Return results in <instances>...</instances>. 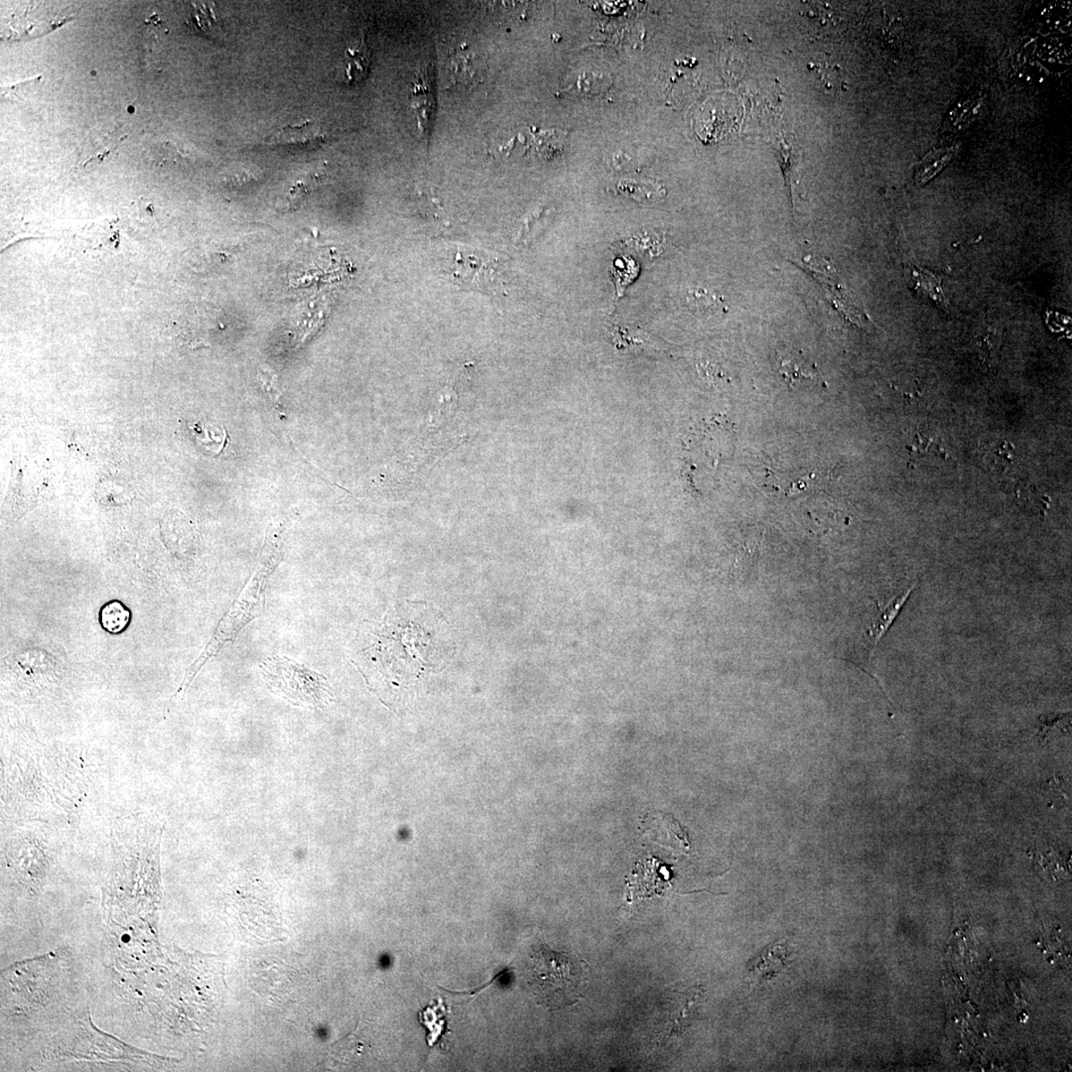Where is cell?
I'll use <instances>...</instances> for the list:
<instances>
[{
	"mask_svg": "<svg viewBox=\"0 0 1072 1072\" xmlns=\"http://www.w3.org/2000/svg\"><path fill=\"white\" fill-rule=\"evenodd\" d=\"M284 534V524L269 527L258 566L254 570L252 580L220 620L217 631L206 649L204 650L198 660L186 670L183 682L175 695L184 692L204 665L215 657L227 643L234 642L242 629L261 614L263 607H265L269 578L283 559Z\"/></svg>",
	"mask_w": 1072,
	"mask_h": 1072,
	"instance_id": "1",
	"label": "cell"
},
{
	"mask_svg": "<svg viewBox=\"0 0 1072 1072\" xmlns=\"http://www.w3.org/2000/svg\"><path fill=\"white\" fill-rule=\"evenodd\" d=\"M530 961L529 984L540 1005L556 1011L580 1000L586 980L572 957L540 946L532 949Z\"/></svg>",
	"mask_w": 1072,
	"mask_h": 1072,
	"instance_id": "2",
	"label": "cell"
},
{
	"mask_svg": "<svg viewBox=\"0 0 1072 1072\" xmlns=\"http://www.w3.org/2000/svg\"><path fill=\"white\" fill-rule=\"evenodd\" d=\"M261 671L268 686L295 705L324 708L333 700L327 678L292 660L275 655L262 663Z\"/></svg>",
	"mask_w": 1072,
	"mask_h": 1072,
	"instance_id": "3",
	"label": "cell"
},
{
	"mask_svg": "<svg viewBox=\"0 0 1072 1072\" xmlns=\"http://www.w3.org/2000/svg\"><path fill=\"white\" fill-rule=\"evenodd\" d=\"M499 268L498 259L491 254L458 246L446 272L459 285L492 294L497 291Z\"/></svg>",
	"mask_w": 1072,
	"mask_h": 1072,
	"instance_id": "4",
	"label": "cell"
},
{
	"mask_svg": "<svg viewBox=\"0 0 1072 1072\" xmlns=\"http://www.w3.org/2000/svg\"><path fill=\"white\" fill-rule=\"evenodd\" d=\"M804 267L808 274L822 285L824 291L828 293L833 305L846 320L859 327L868 324L869 319L867 318L866 313L850 295L837 276V272L829 262L820 258L805 259Z\"/></svg>",
	"mask_w": 1072,
	"mask_h": 1072,
	"instance_id": "5",
	"label": "cell"
},
{
	"mask_svg": "<svg viewBox=\"0 0 1072 1072\" xmlns=\"http://www.w3.org/2000/svg\"><path fill=\"white\" fill-rule=\"evenodd\" d=\"M446 68L450 89L469 90L483 80L486 59L482 53L463 45L448 53Z\"/></svg>",
	"mask_w": 1072,
	"mask_h": 1072,
	"instance_id": "6",
	"label": "cell"
},
{
	"mask_svg": "<svg viewBox=\"0 0 1072 1072\" xmlns=\"http://www.w3.org/2000/svg\"><path fill=\"white\" fill-rule=\"evenodd\" d=\"M412 108L419 123L420 130L424 138L428 139L434 112H436V99L433 93V78L431 68L422 64L415 75L413 88L411 92Z\"/></svg>",
	"mask_w": 1072,
	"mask_h": 1072,
	"instance_id": "7",
	"label": "cell"
},
{
	"mask_svg": "<svg viewBox=\"0 0 1072 1072\" xmlns=\"http://www.w3.org/2000/svg\"><path fill=\"white\" fill-rule=\"evenodd\" d=\"M326 139L323 126L314 122L289 125L272 136L268 146L308 148L320 146Z\"/></svg>",
	"mask_w": 1072,
	"mask_h": 1072,
	"instance_id": "8",
	"label": "cell"
},
{
	"mask_svg": "<svg viewBox=\"0 0 1072 1072\" xmlns=\"http://www.w3.org/2000/svg\"><path fill=\"white\" fill-rule=\"evenodd\" d=\"M619 245L644 260H653L661 257V254L666 252L667 238L665 235L654 231V229H643V231L623 238Z\"/></svg>",
	"mask_w": 1072,
	"mask_h": 1072,
	"instance_id": "9",
	"label": "cell"
},
{
	"mask_svg": "<svg viewBox=\"0 0 1072 1072\" xmlns=\"http://www.w3.org/2000/svg\"><path fill=\"white\" fill-rule=\"evenodd\" d=\"M789 950L787 942H776L765 948L761 955L752 961L751 972H755L760 980L770 981L778 976L787 966Z\"/></svg>",
	"mask_w": 1072,
	"mask_h": 1072,
	"instance_id": "10",
	"label": "cell"
},
{
	"mask_svg": "<svg viewBox=\"0 0 1072 1072\" xmlns=\"http://www.w3.org/2000/svg\"><path fill=\"white\" fill-rule=\"evenodd\" d=\"M916 584L908 587L906 591L900 593L887 606L882 607L878 605L877 614H876L869 631H868L873 644L872 653L877 648L878 643L887 634L892 623L895 622L900 610L903 609L910 594L913 593Z\"/></svg>",
	"mask_w": 1072,
	"mask_h": 1072,
	"instance_id": "11",
	"label": "cell"
},
{
	"mask_svg": "<svg viewBox=\"0 0 1072 1072\" xmlns=\"http://www.w3.org/2000/svg\"><path fill=\"white\" fill-rule=\"evenodd\" d=\"M344 64V79L348 84L361 83L367 78L372 66V52L364 36L346 50Z\"/></svg>",
	"mask_w": 1072,
	"mask_h": 1072,
	"instance_id": "12",
	"label": "cell"
},
{
	"mask_svg": "<svg viewBox=\"0 0 1072 1072\" xmlns=\"http://www.w3.org/2000/svg\"><path fill=\"white\" fill-rule=\"evenodd\" d=\"M616 190L624 197L639 204L657 203L667 196L665 187L651 181H620L616 185Z\"/></svg>",
	"mask_w": 1072,
	"mask_h": 1072,
	"instance_id": "13",
	"label": "cell"
},
{
	"mask_svg": "<svg viewBox=\"0 0 1072 1072\" xmlns=\"http://www.w3.org/2000/svg\"><path fill=\"white\" fill-rule=\"evenodd\" d=\"M131 611L119 601H110L101 608L100 622L109 634H121L131 623Z\"/></svg>",
	"mask_w": 1072,
	"mask_h": 1072,
	"instance_id": "14",
	"label": "cell"
},
{
	"mask_svg": "<svg viewBox=\"0 0 1072 1072\" xmlns=\"http://www.w3.org/2000/svg\"><path fill=\"white\" fill-rule=\"evenodd\" d=\"M1015 449L1009 442H992L984 450V463L992 472H1006L1014 465Z\"/></svg>",
	"mask_w": 1072,
	"mask_h": 1072,
	"instance_id": "15",
	"label": "cell"
},
{
	"mask_svg": "<svg viewBox=\"0 0 1072 1072\" xmlns=\"http://www.w3.org/2000/svg\"><path fill=\"white\" fill-rule=\"evenodd\" d=\"M685 301L689 308L700 313L714 312L722 308L723 300L718 293L708 288L694 286L688 288Z\"/></svg>",
	"mask_w": 1072,
	"mask_h": 1072,
	"instance_id": "16",
	"label": "cell"
},
{
	"mask_svg": "<svg viewBox=\"0 0 1072 1072\" xmlns=\"http://www.w3.org/2000/svg\"><path fill=\"white\" fill-rule=\"evenodd\" d=\"M956 151V149L950 148L948 150L935 151L932 155H929L916 170V182L918 184L929 182L932 177L937 175L949 163Z\"/></svg>",
	"mask_w": 1072,
	"mask_h": 1072,
	"instance_id": "17",
	"label": "cell"
},
{
	"mask_svg": "<svg viewBox=\"0 0 1072 1072\" xmlns=\"http://www.w3.org/2000/svg\"><path fill=\"white\" fill-rule=\"evenodd\" d=\"M611 333L619 348L652 346L651 336L645 332L628 326L616 325L611 329Z\"/></svg>",
	"mask_w": 1072,
	"mask_h": 1072,
	"instance_id": "18",
	"label": "cell"
},
{
	"mask_svg": "<svg viewBox=\"0 0 1072 1072\" xmlns=\"http://www.w3.org/2000/svg\"><path fill=\"white\" fill-rule=\"evenodd\" d=\"M639 271L640 266L634 260L618 259L614 263V270H612L618 298L622 296L627 287L634 283Z\"/></svg>",
	"mask_w": 1072,
	"mask_h": 1072,
	"instance_id": "19",
	"label": "cell"
},
{
	"mask_svg": "<svg viewBox=\"0 0 1072 1072\" xmlns=\"http://www.w3.org/2000/svg\"><path fill=\"white\" fill-rule=\"evenodd\" d=\"M914 277L916 282V289H920L927 295L933 298L935 301L941 304L943 308H947L948 301L943 295L940 286V279L931 272L916 268L914 270Z\"/></svg>",
	"mask_w": 1072,
	"mask_h": 1072,
	"instance_id": "20",
	"label": "cell"
},
{
	"mask_svg": "<svg viewBox=\"0 0 1072 1072\" xmlns=\"http://www.w3.org/2000/svg\"><path fill=\"white\" fill-rule=\"evenodd\" d=\"M780 371L790 387H793L795 382H797L799 380H812L814 378L813 372L804 363L798 361H781Z\"/></svg>",
	"mask_w": 1072,
	"mask_h": 1072,
	"instance_id": "21",
	"label": "cell"
},
{
	"mask_svg": "<svg viewBox=\"0 0 1072 1072\" xmlns=\"http://www.w3.org/2000/svg\"><path fill=\"white\" fill-rule=\"evenodd\" d=\"M777 157L780 161V165L782 170V174L785 177V182L789 195L790 206L793 208V193H791V173H793L794 157L791 156L790 149L784 142H780L778 146Z\"/></svg>",
	"mask_w": 1072,
	"mask_h": 1072,
	"instance_id": "22",
	"label": "cell"
}]
</instances>
